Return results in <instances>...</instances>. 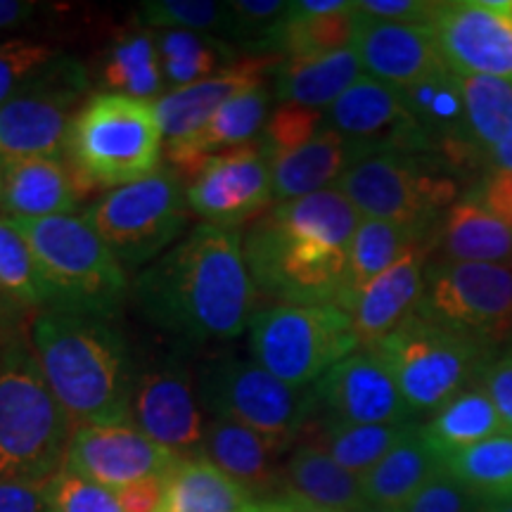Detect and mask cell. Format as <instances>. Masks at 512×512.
Wrapping results in <instances>:
<instances>
[{
	"instance_id": "44dd1931",
	"label": "cell",
	"mask_w": 512,
	"mask_h": 512,
	"mask_svg": "<svg viewBox=\"0 0 512 512\" xmlns=\"http://www.w3.org/2000/svg\"><path fill=\"white\" fill-rule=\"evenodd\" d=\"M354 50L363 72L396 88L415 86L446 72L432 29L420 24L375 22L361 15Z\"/></svg>"
},
{
	"instance_id": "4fadbf2b",
	"label": "cell",
	"mask_w": 512,
	"mask_h": 512,
	"mask_svg": "<svg viewBox=\"0 0 512 512\" xmlns=\"http://www.w3.org/2000/svg\"><path fill=\"white\" fill-rule=\"evenodd\" d=\"M88 72L67 55L38 86L0 107V157H64L76 114L86 105Z\"/></svg>"
},
{
	"instance_id": "c3c4849f",
	"label": "cell",
	"mask_w": 512,
	"mask_h": 512,
	"mask_svg": "<svg viewBox=\"0 0 512 512\" xmlns=\"http://www.w3.org/2000/svg\"><path fill=\"white\" fill-rule=\"evenodd\" d=\"M479 384L501 413L505 430L512 434V344L491 356L489 366L479 377Z\"/></svg>"
},
{
	"instance_id": "e575fe53",
	"label": "cell",
	"mask_w": 512,
	"mask_h": 512,
	"mask_svg": "<svg viewBox=\"0 0 512 512\" xmlns=\"http://www.w3.org/2000/svg\"><path fill=\"white\" fill-rule=\"evenodd\" d=\"M432 238H437V233H420V230L382 219H361L351 240L347 287L337 302L339 309H347L351 299L368 283H373L377 275L387 271L396 259H401L403 252Z\"/></svg>"
},
{
	"instance_id": "be15d7a7",
	"label": "cell",
	"mask_w": 512,
	"mask_h": 512,
	"mask_svg": "<svg viewBox=\"0 0 512 512\" xmlns=\"http://www.w3.org/2000/svg\"><path fill=\"white\" fill-rule=\"evenodd\" d=\"M5 347V342H0V349H3Z\"/></svg>"
},
{
	"instance_id": "f546056e",
	"label": "cell",
	"mask_w": 512,
	"mask_h": 512,
	"mask_svg": "<svg viewBox=\"0 0 512 512\" xmlns=\"http://www.w3.org/2000/svg\"><path fill=\"white\" fill-rule=\"evenodd\" d=\"M285 489L313 505L342 512H358L368 505L361 477L342 467L316 444L292 451L283 470Z\"/></svg>"
},
{
	"instance_id": "74e56055",
	"label": "cell",
	"mask_w": 512,
	"mask_h": 512,
	"mask_svg": "<svg viewBox=\"0 0 512 512\" xmlns=\"http://www.w3.org/2000/svg\"><path fill=\"white\" fill-rule=\"evenodd\" d=\"M166 86L185 88L192 83L221 74L226 64H235L238 53L230 43L209 34L192 31H152Z\"/></svg>"
},
{
	"instance_id": "836d02e7",
	"label": "cell",
	"mask_w": 512,
	"mask_h": 512,
	"mask_svg": "<svg viewBox=\"0 0 512 512\" xmlns=\"http://www.w3.org/2000/svg\"><path fill=\"white\" fill-rule=\"evenodd\" d=\"M465 98V138L477 169L512 131V81L491 76H460Z\"/></svg>"
},
{
	"instance_id": "db71d44e",
	"label": "cell",
	"mask_w": 512,
	"mask_h": 512,
	"mask_svg": "<svg viewBox=\"0 0 512 512\" xmlns=\"http://www.w3.org/2000/svg\"><path fill=\"white\" fill-rule=\"evenodd\" d=\"M41 8H46V5L29 3V0H0V31L24 27L41 15Z\"/></svg>"
},
{
	"instance_id": "680465c9",
	"label": "cell",
	"mask_w": 512,
	"mask_h": 512,
	"mask_svg": "<svg viewBox=\"0 0 512 512\" xmlns=\"http://www.w3.org/2000/svg\"><path fill=\"white\" fill-rule=\"evenodd\" d=\"M479 512H512V498H508V501L482 503V508H479Z\"/></svg>"
},
{
	"instance_id": "94428289",
	"label": "cell",
	"mask_w": 512,
	"mask_h": 512,
	"mask_svg": "<svg viewBox=\"0 0 512 512\" xmlns=\"http://www.w3.org/2000/svg\"><path fill=\"white\" fill-rule=\"evenodd\" d=\"M3 332H5V323H0V342H8V337H5Z\"/></svg>"
},
{
	"instance_id": "d6a6232c",
	"label": "cell",
	"mask_w": 512,
	"mask_h": 512,
	"mask_svg": "<svg viewBox=\"0 0 512 512\" xmlns=\"http://www.w3.org/2000/svg\"><path fill=\"white\" fill-rule=\"evenodd\" d=\"M441 467L444 463L422 439L418 427L361 477L363 494L368 505L401 510Z\"/></svg>"
},
{
	"instance_id": "8992f818",
	"label": "cell",
	"mask_w": 512,
	"mask_h": 512,
	"mask_svg": "<svg viewBox=\"0 0 512 512\" xmlns=\"http://www.w3.org/2000/svg\"><path fill=\"white\" fill-rule=\"evenodd\" d=\"M29 242L43 285L48 309L93 313L112 318L124 302L126 268L114 259L91 223L79 216L10 219Z\"/></svg>"
},
{
	"instance_id": "d6986e66",
	"label": "cell",
	"mask_w": 512,
	"mask_h": 512,
	"mask_svg": "<svg viewBox=\"0 0 512 512\" xmlns=\"http://www.w3.org/2000/svg\"><path fill=\"white\" fill-rule=\"evenodd\" d=\"M131 422L176 456L204 448L207 427L202 422L200 399L190 370L178 361H164L136 373Z\"/></svg>"
},
{
	"instance_id": "3957f363",
	"label": "cell",
	"mask_w": 512,
	"mask_h": 512,
	"mask_svg": "<svg viewBox=\"0 0 512 512\" xmlns=\"http://www.w3.org/2000/svg\"><path fill=\"white\" fill-rule=\"evenodd\" d=\"M31 349L74 430L131 422L136 368L112 318L43 309L31 323Z\"/></svg>"
},
{
	"instance_id": "30bf717a",
	"label": "cell",
	"mask_w": 512,
	"mask_h": 512,
	"mask_svg": "<svg viewBox=\"0 0 512 512\" xmlns=\"http://www.w3.org/2000/svg\"><path fill=\"white\" fill-rule=\"evenodd\" d=\"M249 354L292 387H313L339 361L361 349L351 316L337 304H275L254 313Z\"/></svg>"
},
{
	"instance_id": "f5cc1de1",
	"label": "cell",
	"mask_w": 512,
	"mask_h": 512,
	"mask_svg": "<svg viewBox=\"0 0 512 512\" xmlns=\"http://www.w3.org/2000/svg\"><path fill=\"white\" fill-rule=\"evenodd\" d=\"M247 512H342V510H330V508H320V505H313L304 498L290 494H273V496H264V498H254L249 503Z\"/></svg>"
},
{
	"instance_id": "7a4b0ae2",
	"label": "cell",
	"mask_w": 512,
	"mask_h": 512,
	"mask_svg": "<svg viewBox=\"0 0 512 512\" xmlns=\"http://www.w3.org/2000/svg\"><path fill=\"white\" fill-rule=\"evenodd\" d=\"M363 216L337 188L278 202L242 238L254 285L283 304H337Z\"/></svg>"
},
{
	"instance_id": "9a60e30c",
	"label": "cell",
	"mask_w": 512,
	"mask_h": 512,
	"mask_svg": "<svg viewBox=\"0 0 512 512\" xmlns=\"http://www.w3.org/2000/svg\"><path fill=\"white\" fill-rule=\"evenodd\" d=\"M328 126L349 140L358 162L384 152L434 155L430 138L408 110L403 91L363 74L328 110Z\"/></svg>"
},
{
	"instance_id": "11a10c76",
	"label": "cell",
	"mask_w": 512,
	"mask_h": 512,
	"mask_svg": "<svg viewBox=\"0 0 512 512\" xmlns=\"http://www.w3.org/2000/svg\"><path fill=\"white\" fill-rule=\"evenodd\" d=\"M349 5V0H299V3H292V8L304 15H328V12L347 10Z\"/></svg>"
},
{
	"instance_id": "681fc988",
	"label": "cell",
	"mask_w": 512,
	"mask_h": 512,
	"mask_svg": "<svg viewBox=\"0 0 512 512\" xmlns=\"http://www.w3.org/2000/svg\"><path fill=\"white\" fill-rule=\"evenodd\" d=\"M470 192L486 211L512 228V171L486 169Z\"/></svg>"
},
{
	"instance_id": "f6af8a7d",
	"label": "cell",
	"mask_w": 512,
	"mask_h": 512,
	"mask_svg": "<svg viewBox=\"0 0 512 512\" xmlns=\"http://www.w3.org/2000/svg\"><path fill=\"white\" fill-rule=\"evenodd\" d=\"M325 126H328V114L323 110H311L302 105H278L268 114L261 147H264L266 157L273 159L309 143Z\"/></svg>"
},
{
	"instance_id": "91938a15",
	"label": "cell",
	"mask_w": 512,
	"mask_h": 512,
	"mask_svg": "<svg viewBox=\"0 0 512 512\" xmlns=\"http://www.w3.org/2000/svg\"><path fill=\"white\" fill-rule=\"evenodd\" d=\"M358 512H403V510H399V508H384V505H366V508L358 510Z\"/></svg>"
},
{
	"instance_id": "4dcf8cb0",
	"label": "cell",
	"mask_w": 512,
	"mask_h": 512,
	"mask_svg": "<svg viewBox=\"0 0 512 512\" xmlns=\"http://www.w3.org/2000/svg\"><path fill=\"white\" fill-rule=\"evenodd\" d=\"M420 434L444 463L446 458L456 456L465 448L510 432L505 430L491 396L477 382L430 415L427 425L420 427Z\"/></svg>"
},
{
	"instance_id": "5bb4252c",
	"label": "cell",
	"mask_w": 512,
	"mask_h": 512,
	"mask_svg": "<svg viewBox=\"0 0 512 512\" xmlns=\"http://www.w3.org/2000/svg\"><path fill=\"white\" fill-rule=\"evenodd\" d=\"M185 195L204 223L235 230L273 204L271 164L261 140L211 155L185 181Z\"/></svg>"
},
{
	"instance_id": "f35d334b",
	"label": "cell",
	"mask_w": 512,
	"mask_h": 512,
	"mask_svg": "<svg viewBox=\"0 0 512 512\" xmlns=\"http://www.w3.org/2000/svg\"><path fill=\"white\" fill-rule=\"evenodd\" d=\"M413 430H418V425L413 422H406V425H347V422L325 418L316 446L328 451L349 472L363 477Z\"/></svg>"
},
{
	"instance_id": "6da1fadb",
	"label": "cell",
	"mask_w": 512,
	"mask_h": 512,
	"mask_svg": "<svg viewBox=\"0 0 512 512\" xmlns=\"http://www.w3.org/2000/svg\"><path fill=\"white\" fill-rule=\"evenodd\" d=\"M133 299L147 323L183 342H233L256 313L240 235L200 223L138 275Z\"/></svg>"
},
{
	"instance_id": "52a82bcc",
	"label": "cell",
	"mask_w": 512,
	"mask_h": 512,
	"mask_svg": "<svg viewBox=\"0 0 512 512\" xmlns=\"http://www.w3.org/2000/svg\"><path fill=\"white\" fill-rule=\"evenodd\" d=\"M368 349L392 370L413 418L434 415L477 384L496 354L489 339L444 328L415 311Z\"/></svg>"
},
{
	"instance_id": "e0dca14e",
	"label": "cell",
	"mask_w": 512,
	"mask_h": 512,
	"mask_svg": "<svg viewBox=\"0 0 512 512\" xmlns=\"http://www.w3.org/2000/svg\"><path fill=\"white\" fill-rule=\"evenodd\" d=\"M174 451L159 446L133 422L76 427L62 467L91 482L119 491L152 477H166L178 463Z\"/></svg>"
},
{
	"instance_id": "83f0119b",
	"label": "cell",
	"mask_w": 512,
	"mask_h": 512,
	"mask_svg": "<svg viewBox=\"0 0 512 512\" xmlns=\"http://www.w3.org/2000/svg\"><path fill=\"white\" fill-rule=\"evenodd\" d=\"M437 247L441 261L503 264L512 259V228L486 211L472 192H465L441 219Z\"/></svg>"
},
{
	"instance_id": "6f0895ef",
	"label": "cell",
	"mask_w": 512,
	"mask_h": 512,
	"mask_svg": "<svg viewBox=\"0 0 512 512\" xmlns=\"http://www.w3.org/2000/svg\"><path fill=\"white\" fill-rule=\"evenodd\" d=\"M19 309L17 304H12L3 292H0V323L8 325L10 318H15V311Z\"/></svg>"
},
{
	"instance_id": "ac0fdd59",
	"label": "cell",
	"mask_w": 512,
	"mask_h": 512,
	"mask_svg": "<svg viewBox=\"0 0 512 512\" xmlns=\"http://www.w3.org/2000/svg\"><path fill=\"white\" fill-rule=\"evenodd\" d=\"M328 420L347 425H406L413 413L392 370L373 349H358L313 384Z\"/></svg>"
},
{
	"instance_id": "d590c367",
	"label": "cell",
	"mask_w": 512,
	"mask_h": 512,
	"mask_svg": "<svg viewBox=\"0 0 512 512\" xmlns=\"http://www.w3.org/2000/svg\"><path fill=\"white\" fill-rule=\"evenodd\" d=\"M98 79L105 93L152 100L164 86L155 34L147 29L119 36L100 57Z\"/></svg>"
},
{
	"instance_id": "7dc6e473",
	"label": "cell",
	"mask_w": 512,
	"mask_h": 512,
	"mask_svg": "<svg viewBox=\"0 0 512 512\" xmlns=\"http://www.w3.org/2000/svg\"><path fill=\"white\" fill-rule=\"evenodd\" d=\"M437 5L439 3H425V0H358L356 8L363 17L375 19V22L430 27Z\"/></svg>"
},
{
	"instance_id": "603a6c76",
	"label": "cell",
	"mask_w": 512,
	"mask_h": 512,
	"mask_svg": "<svg viewBox=\"0 0 512 512\" xmlns=\"http://www.w3.org/2000/svg\"><path fill=\"white\" fill-rule=\"evenodd\" d=\"M86 192L64 157L3 159L0 211L8 219L74 216Z\"/></svg>"
},
{
	"instance_id": "9f6ffc18",
	"label": "cell",
	"mask_w": 512,
	"mask_h": 512,
	"mask_svg": "<svg viewBox=\"0 0 512 512\" xmlns=\"http://www.w3.org/2000/svg\"><path fill=\"white\" fill-rule=\"evenodd\" d=\"M486 169H501V171H512V131L510 136L503 140L501 145L491 152L489 162H486ZM484 169V171H486Z\"/></svg>"
},
{
	"instance_id": "f1b7e54d",
	"label": "cell",
	"mask_w": 512,
	"mask_h": 512,
	"mask_svg": "<svg viewBox=\"0 0 512 512\" xmlns=\"http://www.w3.org/2000/svg\"><path fill=\"white\" fill-rule=\"evenodd\" d=\"M273 95L280 105H302L311 110H330L363 76L356 50L316 57V60H280L273 67Z\"/></svg>"
},
{
	"instance_id": "6125c7cd",
	"label": "cell",
	"mask_w": 512,
	"mask_h": 512,
	"mask_svg": "<svg viewBox=\"0 0 512 512\" xmlns=\"http://www.w3.org/2000/svg\"><path fill=\"white\" fill-rule=\"evenodd\" d=\"M0 190H3V157H0Z\"/></svg>"
},
{
	"instance_id": "f907efd6",
	"label": "cell",
	"mask_w": 512,
	"mask_h": 512,
	"mask_svg": "<svg viewBox=\"0 0 512 512\" xmlns=\"http://www.w3.org/2000/svg\"><path fill=\"white\" fill-rule=\"evenodd\" d=\"M166 477H152L143 482L126 486L117 491V498L124 512H162L164 494H166Z\"/></svg>"
},
{
	"instance_id": "1f68e13d",
	"label": "cell",
	"mask_w": 512,
	"mask_h": 512,
	"mask_svg": "<svg viewBox=\"0 0 512 512\" xmlns=\"http://www.w3.org/2000/svg\"><path fill=\"white\" fill-rule=\"evenodd\" d=\"M162 512H247L254 496L207 456L178 458L166 475Z\"/></svg>"
},
{
	"instance_id": "4316f807",
	"label": "cell",
	"mask_w": 512,
	"mask_h": 512,
	"mask_svg": "<svg viewBox=\"0 0 512 512\" xmlns=\"http://www.w3.org/2000/svg\"><path fill=\"white\" fill-rule=\"evenodd\" d=\"M280 453L283 451L273 441L223 418L211 420L204 437V456L245 486L252 496L268 494L283 482V472L275 465Z\"/></svg>"
},
{
	"instance_id": "ba28073f",
	"label": "cell",
	"mask_w": 512,
	"mask_h": 512,
	"mask_svg": "<svg viewBox=\"0 0 512 512\" xmlns=\"http://www.w3.org/2000/svg\"><path fill=\"white\" fill-rule=\"evenodd\" d=\"M200 406L230 422H238L287 451L309 427L318 408L316 389L292 387L254 363L233 354L211 356L195 377Z\"/></svg>"
},
{
	"instance_id": "60d3db41",
	"label": "cell",
	"mask_w": 512,
	"mask_h": 512,
	"mask_svg": "<svg viewBox=\"0 0 512 512\" xmlns=\"http://www.w3.org/2000/svg\"><path fill=\"white\" fill-rule=\"evenodd\" d=\"M0 292L19 309L50 306L34 252L8 216H0Z\"/></svg>"
},
{
	"instance_id": "816d5d0a",
	"label": "cell",
	"mask_w": 512,
	"mask_h": 512,
	"mask_svg": "<svg viewBox=\"0 0 512 512\" xmlns=\"http://www.w3.org/2000/svg\"><path fill=\"white\" fill-rule=\"evenodd\" d=\"M46 484L0 482V512H48Z\"/></svg>"
},
{
	"instance_id": "9c48e42d",
	"label": "cell",
	"mask_w": 512,
	"mask_h": 512,
	"mask_svg": "<svg viewBox=\"0 0 512 512\" xmlns=\"http://www.w3.org/2000/svg\"><path fill=\"white\" fill-rule=\"evenodd\" d=\"M337 190L363 219H382L434 235L458 202L456 174L434 155L384 152L349 166Z\"/></svg>"
},
{
	"instance_id": "8d00e7d4",
	"label": "cell",
	"mask_w": 512,
	"mask_h": 512,
	"mask_svg": "<svg viewBox=\"0 0 512 512\" xmlns=\"http://www.w3.org/2000/svg\"><path fill=\"white\" fill-rule=\"evenodd\" d=\"M358 24H361V15H358L356 3H351L347 10L328 12V15H304L290 3L275 55L280 60H316V57L354 48Z\"/></svg>"
},
{
	"instance_id": "5b68a950",
	"label": "cell",
	"mask_w": 512,
	"mask_h": 512,
	"mask_svg": "<svg viewBox=\"0 0 512 512\" xmlns=\"http://www.w3.org/2000/svg\"><path fill=\"white\" fill-rule=\"evenodd\" d=\"M162 145L155 102L98 93L76 114L64 159H69L81 190L91 195L155 174L162 166Z\"/></svg>"
},
{
	"instance_id": "7c38bea8",
	"label": "cell",
	"mask_w": 512,
	"mask_h": 512,
	"mask_svg": "<svg viewBox=\"0 0 512 512\" xmlns=\"http://www.w3.org/2000/svg\"><path fill=\"white\" fill-rule=\"evenodd\" d=\"M415 313L496 344L512 328V268L437 261L427 266Z\"/></svg>"
},
{
	"instance_id": "7402d4cb",
	"label": "cell",
	"mask_w": 512,
	"mask_h": 512,
	"mask_svg": "<svg viewBox=\"0 0 512 512\" xmlns=\"http://www.w3.org/2000/svg\"><path fill=\"white\" fill-rule=\"evenodd\" d=\"M278 62L280 57H242L240 62L230 64L221 74L192 83V86L176 88V91L152 100L159 126H162L164 145H174L178 140L192 136L226 102L256 86H264L266 74L273 72Z\"/></svg>"
},
{
	"instance_id": "277c9868",
	"label": "cell",
	"mask_w": 512,
	"mask_h": 512,
	"mask_svg": "<svg viewBox=\"0 0 512 512\" xmlns=\"http://www.w3.org/2000/svg\"><path fill=\"white\" fill-rule=\"evenodd\" d=\"M74 422L38 366L34 349H0V482L46 484L64 465Z\"/></svg>"
},
{
	"instance_id": "ab89813d",
	"label": "cell",
	"mask_w": 512,
	"mask_h": 512,
	"mask_svg": "<svg viewBox=\"0 0 512 512\" xmlns=\"http://www.w3.org/2000/svg\"><path fill=\"white\" fill-rule=\"evenodd\" d=\"M453 475L482 503L512 498V434H498L444 460Z\"/></svg>"
},
{
	"instance_id": "7bdbcfd3",
	"label": "cell",
	"mask_w": 512,
	"mask_h": 512,
	"mask_svg": "<svg viewBox=\"0 0 512 512\" xmlns=\"http://www.w3.org/2000/svg\"><path fill=\"white\" fill-rule=\"evenodd\" d=\"M67 53L50 43L12 38L0 41V107L38 86Z\"/></svg>"
},
{
	"instance_id": "ee69618b",
	"label": "cell",
	"mask_w": 512,
	"mask_h": 512,
	"mask_svg": "<svg viewBox=\"0 0 512 512\" xmlns=\"http://www.w3.org/2000/svg\"><path fill=\"white\" fill-rule=\"evenodd\" d=\"M43 491L48 512H124L117 491L76 475L69 467H60Z\"/></svg>"
},
{
	"instance_id": "2e32d148",
	"label": "cell",
	"mask_w": 512,
	"mask_h": 512,
	"mask_svg": "<svg viewBox=\"0 0 512 512\" xmlns=\"http://www.w3.org/2000/svg\"><path fill=\"white\" fill-rule=\"evenodd\" d=\"M430 29L448 72L512 81V22L494 0L439 3Z\"/></svg>"
},
{
	"instance_id": "8fae6325",
	"label": "cell",
	"mask_w": 512,
	"mask_h": 512,
	"mask_svg": "<svg viewBox=\"0 0 512 512\" xmlns=\"http://www.w3.org/2000/svg\"><path fill=\"white\" fill-rule=\"evenodd\" d=\"M190 204L181 176L159 166L143 181L110 190L86 209V219L124 268L157 261L188 226Z\"/></svg>"
},
{
	"instance_id": "ffe728a7",
	"label": "cell",
	"mask_w": 512,
	"mask_h": 512,
	"mask_svg": "<svg viewBox=\"0 0 512 512\" xmlns=\"http://www.w3.org/2000/svg\"><path fill=\"white\" fill-rule=\"evenodd\" d=\"M434 247L437 238L413 245L347 304L344 311L351 316L361 349L373 347L418 309L425 290L427 259Z\"/></svg>"
},
{
	"instance_id": "484cf974",
	"label": "cell",
	"mask_w": 512,
	"mask_h": 512,
	"mask_svg": "<svg viewBox=\"0 0 512 512\" xmlns=\"http://www.w3.org/2000/svg\"><path fill=\"white\" fill-rule=\"evenodd\" d=\"M358 162L356 150L342 133L325 126L316 138L297 150L268 159L273 176V197L278 202L302 200L328 190Z\"/></svg>"
},
{
	"instance_id": "cb8c5ba5",
	"label": "cell",
	"mask_w": 512,
	"mask_h": 512,
	"mask_svg": "<svg viewBox=\"0 0 512 512\" xmlns=\"http://www.w3.org/2000/svg\"><path fill=\"white\" fill-rule=\"evenodd\" d=\"M401 91L408 110L430 138L434 157H439L451 174L477 171L465 138V98L460 76L446 69Z\"/></svg>"
},
{
	"instance_id": "d4e9b609",
	"label": "cell",
	"mask_w": 512,
	"mask_h": 512,
	"mask_svg": "<svg viewBox=\"0 0 512 512\" xmlns=\"http://www.w3.org/2000/svg\"><path fill=\"white\" fill-rule=\"evenodd\" d=\"M268 105H271V91L266 83L226 102L200 131L174 145H164L169 166L185 183L207 157L254 143L256 133L264 131L268 121Z\"/></svg>"
},
{
	"instance_id": "b9f144b4",
	"label": "cell",
	"mask_w": 512,
	"mask_h": 512,
	"mask_svg": "<svg viewBox=\"0 0 512 512\" xmlns=\"http://www.w3.org/2000/svg\"><path fill=\"white\" fill-rule=\"evenodd\" d=\"M140 29L192 31V34H230L228 3L214 0H145L138 5Z\"/></svg>"
},
{
	"instance_id": "bcb514c9",
	"label": "cell",
	"mask_w": 512,
	"mask_h": 512,
	"mask_svg": "<svg viewBox=\"0 0 512 512\" xmlns=\"http://www.w3.org/2000/svg\"><path fill=\"white\" fill-rule=\"evenodd\" d=\"M482 501L465 489L456 477L441 470L403 505V512H479Z\"/></svg>"
}]
</instances>
